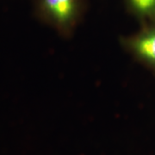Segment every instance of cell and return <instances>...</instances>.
<instances>
[{"label": "cell", "instance_id": "3957f363", "mask_svg": "<svg viewBox=\"0 0 155 155\" xmlns=\"http://www.w3.org/2000/svg\"><path fill=\"white\" fill-rule=\"evenodd\" d=\"M131 10L147 22L155 21V0H128Z\"/></svg>", "mask_w": 155, "mask_h": 155}, {"label": "cell", "instance_id": "6da1fadb", "mask_svg": "<svg viewBox=\"0 0 155 155\" xmlns=\"http://www.w3.org/2000/svg\"><path fill=\"white\" fill-rule=\"evenodd\" d=\"M121 44L134 60L155 75V21L146 22L138 33L121 38Z\"/></svg>", "mask_w": 155, "mask_h": 155}, {"label": "cell", "instance_id": "7a4b0ae2", "mask_svg": "<svg viewBox=\"0 0 155 155\" xmlns=\"http://www.w3.org/2000/svg\"><path fill=\"white\" fill-rule=\"evenodd\" d=\"M47 17L62 35H70L78 13V0H42Z\"/></svg>", "mask_w": 155, "mask_h": 155}]
</instances>
